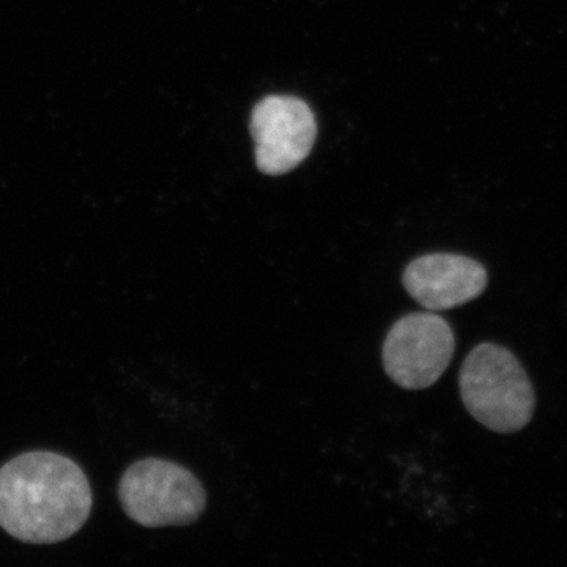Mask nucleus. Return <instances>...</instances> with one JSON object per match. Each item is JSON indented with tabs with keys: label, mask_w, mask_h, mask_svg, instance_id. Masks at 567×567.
Instances as JSON below:
<instances>
[{
	"label": "nucleus",
	"mask_w": 567,
	"mask_h": 567,
	"mask_svg": "<svg viewBox=\"0 0 567 567\" xmlns=\"http://www.w3.org/2000/svg\"><path fill=\"white\" fill-rule=\"evenodd\" d=\"M89 477L76 462L32 451L0 466V528L29 544L76 535L92 511Z\"/></svg>",
	"instance_id": "f257e3e1"
},
{
	"label": "nucleus",
	"mask_w": 567,
	"mask_h": 567,
	"mask_svg": "<svg viewBox=\"0 0 567 567\" xmlns=\"http://www.w3.org/2000/svg\"><path fill=\"white\" fill-rule=\"evenodd\" d=\"M458 386L470 415L498 434L520 431L535 413L527 372L505 347L476 346L462 364Z\"/></svg>",
	"instance_id": "f03ea898"
},
{
	"label": "nucleus",
	"mask_w": 567,
	"mask_h": 567,
	"mask_svg": "<svg viewBox=\"0 0 567 567\" xmlns=\"http://www.w3.org/2000/svg\"><path fill=\"white\" fill-rule=\"evenodd\" d=\"M118 499L126 517L145 528L183 527L205 511L207 495L185 466L164 458H142L123 473Z\"/></svg>",
	"instance_id": "7ed1b4c3"
},
{
	"label": "nucleus",
	"mask_w": 567,
	"mask_h": 567,
	"mask_svg": "<svg viewBox=\"0 0 567 567\" xmlns=\"http://www.w3.org/2000/svg\"><path fill=\"white\" fill-rule=\"evenodd\" d=\"M456 350L453 327L435 312L401 317L388 331L382 361L386 375L404 390L434 385Z\"/></svg>",
	"instance_id": "20e7f679"
},
{
	"label": "nucleus",
	"mask_w": 567,
	"mask_h": 567,
	"mask_svg": "<svg viewBox=\"0 0 567 567\" xmlns=\"http://www.w3.org/2000/svg\"><path fill=\"white\" fill-rule=\"evenodd\" d=\"M251 134L257 167L267 175L290 173L315 147V112L295 96H267L254 107Z\"/></svg>",
	"instance_id": "39448f33"
},
{
	"label": "nucleus",
	"mask_w": 567,
	"mask_h": 567,
	"mask_svg": "<svg viewBox=\"0 0 567 567\" xmlns=\"http://www.w3.org/2000/svg\"><path fill=\"white\" fill-rule=\"evenodd\" d=\"M483 264L461 254L434 252L406 265L402 284L427 311H447L476 300L486 290Z\"/></svg>",
	"instance_id": "423d86ee"
}]
</instances>
